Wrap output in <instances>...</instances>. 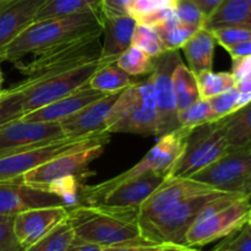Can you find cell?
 Masks as SVG:
<instances>
[{"label":"cell","instance_id":"1","mask_svg":"<svg viewBox=\"0 0 251 251\" xmlns=\"http://www.w3.org/2000/svg\"><path fill=\"white\" fill-rule=\"evenodd\" d=\"M100 9H90L78 14L50 17L34 21L21 32L0 55V60L11 61L27 58L51 47L61 46L91 34L102 33Z\"/></svg>","mask_w":251,"mask_h":251},{"label":"cell","instance_id":"2","mask_svg":"<svg viewBox=\"0 0 251 251\" xmlns=\"http://www.w3.org/2000/svg\"><path fill=\"white\" fill-rule=\"evenodd\" d=\"M68 221L76 238L103 248L151 243L142 235L137 215L78 205L68 208Z\"/></svg>","mask_w":251,"mask_h":251},{"label":"cell","instance_id":"3","mask_svg":"<svg viewBox=\"0 0 251 251\" xmlns=\"http://www.w3.org/2000/svg\"><path fill=\"white\" fill-rule=\"evenodd\" d=\"M110 134L157 136L158 115L154 102L151 74L120 92L105 122Z\"/></svg>","mask_w":251,"mask_h":251},{"label":"cell","instance_id":"4","mask_svg":"<svg viewBox=\"0 0 251 251\" xmlns=\"http://www.w3.org/2000/svg\"><path fill=\"white\" fill-rule=\"evenodd\" d=\"M100 38L102 33L91 34L61 46L51 47L14 64L26 77L46 80L100 59L102 50Z\"/></svg>","mask_w":251,"mask_h":251},{"label":"cell","instance_id":"5","mask_svg":"<svg viewBox=\"0 0 251 251\" xmlns=\"http://www.w3.org/2000/svg\"><path fill=\"white\" fill-rule=\"evenodd\" d=\"M112 134L100 131L77 137H63L48 144L39 145L22 151L0 156V181L20 179L27 172L46 163L49 159L76 150L87 149L95 145H105L110 141Z\"/></svg>","mask_w":251,"mask_h":251},{"label":"cell","instance_id":"6","mask_svg":"<svg viewBox=\"0 0 251 251\" xmlns=\"http://www.w3.org/2000/svg\"><path fill=\"white\" fill-rule=\"evenodd\" d=\"M227 152L228 144L222 119L201 125L188 132L183 152L168 176L191 178Z\"/></svg>","mask_w":251,"mask_h":251},{"label":"cell","instance_id":"7","mask_svg":"<svg viewBox=\"0 0 251 251\" xmlns=\"http://www.w3.org/2000/svg\"><path fill=\"white\" fill-rule=\"evenodd\" d=\"M223 191L211 190L173 206L162 215L139 222L145 239L154 244L184 245L185 235L199 217L203 206Z\"/></svg>","mask_w":251,"mask_h":251},{"label":"cell","instance_id":"8","mask_svg":"<svg viewBox=\"0 0 251 251\" xmlns=\"http://www.w3.org/2000/svg\"><path fill=\"white\" fill-rule=\"evenodd\" d=\"M105 64H109V61L100 58L92 63L85 64L46 80L32 83L27 90L24 91V97H22L24 115L39 109L44 105L50 104L88 85V81L93 74Z\"/></svg>","mask_w":251,"mask_h":251},{"label":"cell","instance_id":"9","mask_svg":"<svg viewBox=\"0 0 251 251\" xmlns=\"http://www.w3.org/2000/svg\"><path fill=\"white\" fill-rule=\"evenodd\" d=\"M180 61L181 58L178 50H166L157 58H153L154 68L151 78L158 115L157 137L179 129V112L172 75Z\"/></svg>","mask_w":251,"mask_h":251},{"label":"cell","instance_id":"10","mask_svg":"<svg viewBox=\"0 0 251 251\" xmlns=\"http://www.w3.org/2000/svg\"><path fill=\"white\" fill-rule=\"evenodd\" d=\"M104 149L105 145H95L56 156L27 172L21 176V180L29 185L46 189L54 180L64 176H75L83 178L87 174L90 164L102 156Z\"/></svg>","mask_w":251,"mask_h":251},{"label":"cell","instance_id":"11","mask_svg":"<svg viewBox=\"0 0 251 251\" xmlns=\"http://www.w3.org/2000/svg\"><path fill=\"white\" fill-rule=\"evenodd\" d=\"M188 132L189 130L179 127L169 134L158 137L156 145L134 167L123 172L119 176L103 181V184L112 185V184L120 183L123 180L135 178V176H142L150 172L168 176L174 163L183 152L184 142H185Z\"/></svg>","mask_w":251,"mask_h":251},{"label":"cell","instance_id":"12","mask_svg":"<svg viewBox=\"0 0 251 251\" xmlns=\"http://www.w3.org/2000/svg\"><path fill=\"white\" fill-rule=\"evenodd\" d=\"M250 207L249 200L243 196L211 217L194 223L186 233L184 245L189 248L203 247L228 237L247 223Z\"/></svg>","mask_w":251,"mask_h":251},{"label":"cell","instance_id":"13","mask_svg":"<svg viewBox=\"0 0 251 251\" xmlns=\"http://www.w3.org/2000/svg\"><path fill=\"white\" fill-rule=\"evenodd\" d=\"M251 178V150L227 152L191 179L210 188L228 193H239Z\"/></svg>","mask_w":251,"mask_h":251},{"label":"cell","instance_id":"14","mask_svg":"<svg viewBox=\"0 0 251 251\" xmlns=\"http://www.w3.org/2000/svg\"><path fill=\"white\" fill-rule=\"evenodd\" d=\"M60 123L32 122L19 118L0 126V156L63 139Z\"/></svg>","mask_w":251,"mask_h":251},{"label":"cell","instance_id":"15","mask_svg":"<svg viewBox=\"0 0 251 251\" xmlns=\"http://www.w3.org/2000/svg\"><path fill=\"white\" fill-rule=\"evenodd\" d=\"M211 190L216 189L210 188L191 178L167 176L163 183L141 205L139 211V222L157 217L173 206Z\"/></svg>","mask_w":251,"mask_h":251},{"label":"cell","instance_id":"16","mask_svg":"<svg viewBox=\"0 0 251 251\" xmlns=\"http://www.w3.org/2000/svg\"><path fill=\"white\" fill-rule=\"evenodd\" d=\"M53 206L64 203L47 189L24 183L21 178L0 181V217H14L22 211Z\"/></svg>","mask_w":251,"mask_h":251},{"label":"cell","instance_id":"17","mask_svg":"<svg viewBox=\"0 0 251 251\" xmlns=\"http://www.w3.org/2000/svg\"><path fill=\"white\" fill-rule=\"evenodd\" d=\"M66 218L68 208L64 206L31 208L15 215L12 227L17 240L26 249Z\"/></svg>","mask_w":251,"mask_h":251},{"label":"cell","instance_id":"18","mask_svg":"<svg viewBox=\"0 0 251 251\" xmlns=\"http://www.w3.org/2000/svg\"><path fill=\"white\" fill-rule=\"evenodd\" d=\"M120 92L122 91L108 93L104 97L83 107L71 117L61 120L60 125L64 136L77 137L105 131V122Z\"/></svg>","mask_w":251,"mask_h":251},{"label":"cell","instance_id":"19","mask_svg":"<svg viewBox=\"0 0 251 251\" xmlns=\"http://www.w3.org/2000/svg\"><path fill=\"white\" fill-rule=\"evenodd\" d=\"M47 0H4L0 2V55L36 20Z\"/></svg>","mask_w":251,"mask_h":251},{"label":"cell","instance_id":"20","mask_svg":"<svg viewBox=\"0 0 251 251\" xmlns=\"http://www.w3.org/2000/svg\"><path fill=\"white\" fill-rule=\"evenodd\" d=\"M108 93L100 92V91L93 90L88 85L83 86L80 90L55 100L48 105L33 110L28 114L22 115V119L32 120V122H49V123H60L61 120L71 117L82 109L86 105L91 104L95 100L104 97Z\"/></svg>","mask_w":251,"mask_h":251},{"label":"cell","instance_id":"21","mask_svg":"<svg viewBox=\"0 0 251 251\" xmlns=\"http://www.w3.org/2000/svg\"><path fill=\"white\" fill-rule=\"evenodd\" d=\"M136 25V20L130 15L103 17V43L100 59L109 63L117 60L118 56L131 46L132 34Z\"/></svg>","mask_w":251,"mask_h":251},{"label":"cell","instance_id":"22","mask_svg":"<svg viewBox=\"0 0 251 251\" xmlns=\"http://www.w3.org/2000/svg\"><path fill=\"white\" fill-rule=\"evenodd\" d=\"M217 42L212 32L201 27L193 34L190 39L183 46L184 56L188 63V68L195 76L203 71L212 70L213 59Z\"/></svg>","mask_w":251,"mask_h":251},{"label":"cell","instance_id":"23","mask_svg":"<svg viewBox=\"0 0 251 251\" xmlns=\"http://www.w3.org/2000/svg\"><path fill=\"white\" fill-rule=\"evenodd\" d=\"M232 26L251 27V5L247 0H223L203 24L208 31Z\"/></svg>","mask_w":251,"mask_h":251},{"label":"cell","instance_id":"24","mask_svg":"<svg viewBox=\"0 0 251 251\" xmlns=\"http://www.w3.org/2000/svg\"><path fill=\"white\" fill-rule=\"evenodd\" d=\"M228 152L251 150V102L222 118Z\"/></svg>","mask_w":251,"mask_h":251},{"label":"cell","instance_id":"25","mask_svg":"<svg viewBox=\"0 0 251 251\" xmlns=\"http://www.w3.org/2000/svg\"><path fill=\"white\" fill-rule=\"evenodd\" d=\"M135 82V77L127 75L115 64V61H113L98 69L88 81V86L100 92L113 93L125 90Z\"/></svg>","mask_w":251,"mask_h":251},{"label":"cell","instance_id":"26","mask_svg":"<svg viewBox=\"0 0 251 251\" xmlns=\"http://www.w3.org/2000/svg\"><path fill=\"white\" fill-rule=\"evenodd\" d=\"M173 86L174 92H176V105H178V112L186 109L198 102L201 98L200 91H199L198 78L194 75L193 71L184 65L183 61L176 66L173 71Z\"/></svg>","mask_w":251,"mask_h":251},{"label":"cell","instance_id":"27","mask_svg":"<svg viewBox=\"0 0 251 251\" xmlns=\"http://www.w3.org/2000/svg\"><path fill=\"white\" fill-rule=\"evenodd\" d=\"M153 28L163 44L164 50H179L201 27L181 24L176 16H174Z\"/></svg>","mask_w":251,"mask_h":251},{"label":"cell","instance_id":"28","mask_svg":"<svg viewBox=\"0 0 251 251\" xmlns=\"http://www.w3.org/2000/svg\"><path fill=\"white\" fill-rule=\"evenodd\" d=\"M90 9H100V0H47L37 12L34 21L68 16Z\"/></svg>","mask_w":251,"mask_h":251},{"label":"cell","instance_id":"29","mask_svg":"<svg viewBox=\"0 0 251 251\" xmlns=\"http://www.w3.org/2000/svg\"><path fill=\"white\" fill-rule=\"evenodd\" d=\"M74 238L75 233L66 218L25 251H65Z\"/></svg>","mask_w":251,"mask_h":251},{"label":"cell","instance_id":"30","mask_svg":"<svg viewBox=\"0 0 251 251\" xmlns=\"http://www.w3.org/2000/svg\"><path fill=\"white\" fill-rule=\"evenodd\" d=\"M196 78H198L200 96L203 100H208L226 91L232 90L237 83L233 74L227 71H221V73H215L213 70L203 71L199 74Z\"/></svg>","mask_w":251,"mask_h":251},{"label":"cell","instance_id":"31","mask_svg":"<svg viewBox=\"0 0 251 251\" xmlns=\"http://www.w3.org/2000/svg\"><path fill=\"white\" fill-rule=\"evenodd\" d=\"M115 64L132 77L150 75L154 68L153 58L134 46H130L126 50L123 51L117 58Z\"/></svg>","mask_w":251,"mask_h":251},{"label":"cell","instance_id":"32","mask_svg":"<svg viewBox=\"0 0 251 251\" xmlns=\"http://www.w3.org/2000/svg\"><path fill=\"white\" fill-rule=\"evenodd\" d=\"M29 87L27 78L15 85L9 90H4L0 96V126L11 120L19 119L24 115L22 112V97L24 91Z\"/></svg>","mask_w":251,"mask_h":251},{"label":"cell","instance_id":"33","mask_svg":"<svg viewBox=\"0 0 251 251\" xmlns=\"http://www.w3.org/2000/svg\"><path fill=\"white\" fill-rule=\"evenodd\" d=\"M178 118L179 127H183L189 131L203 124H207V123L216 122L210 103L203 98H200L198 102L191 104L190 107L181 110L178 114Z\"/></svg>","mask_w":251,"mask_h":251},{"label":"cell","instance_id":"34","mask_svg":"<svg viewBox=\"0 0 251 251\" xmlns=\"http://www.w3.org/2000/svg\"><path fill=\"white\" fill-rule=\"evenodd\" d=\"M80 178L75 176H69L56 179L46 189L58 196L66 208H71L80 205Z\"/></svg>","mask_w":251,"mask_h":251},{"label":"cell","instance_id":"35","mask_svg":"<svg viewBox=\"0 0 251 251\" xmlns=\"http://www.w3.org/2000/svg\"><path fill=\"white\" fill-rule=\"evenodd\" d=\"M131 46L141 49L151 58H157L164 53V47L153 27L137 24L132 34Z\"/></svg>","mask_w":251,"mask_h":251},{"label":"cell","instance_id":"36","mask_svg":"<svg viewBox=\"0 0 251 251\" xmlns=\"http://www.w3.org/2000/svg\"><path fill=\"white\" fill-rule=\"evenodd\" d=\"M213 37H215L217 44L227 50L230 47L239 44L242 42L251 41V27L243 26H232L222 27V28L213 29Z\"/></svg>","mask_w":251,"mask_h":251},{"label":"cell","instance_id":"37","mask_svg":"<svg viewBox=\"0 0 251 251\" xmlns=\"http://www.w3.org/2000/svg\"><path fill=\"white\" fill-rule=\"evenodd\" d=\"M238 97H239V91L234 87L232 90L221 93V95L215 96V97L208 98L207 100L210 103L216 120L222 119L237 110Z\"/></svg>","mask_w":251,"mask_h":251},{"label":"cell","instance_id":"38","mask_svg":"<svg viewBox=\"0 0 251 251\" xmlns=\"http://www.w3.org/2000/svg\"><path fill=\"white\" fill-rule=\"evenodd\" d=\"M176 16L181 24L191 25V26L203 27L205 24V15L201 12L198 5L191 0H176L174 5Z\"/></svg>","mask_w":251,"mask_h":251},{"label":"cell","instance_id":"39","mask_svg":"<svg viewBox=\"0 0 251 251\" xmlns=\"http://www.w3.org/2000/svg\"><path fill=\"white\" fill-rule=\"evenodd\" d=\"M176 0H131L127 14L135 20L159 9L174 7Z\"/></svg>","mask_w":251,"mask_h":251},{"label":"cell","instance_id":"40","mask_svg":"<svg viewBox=\"0 0 251 251\" xmlns=\"http://www.w3.org/2000/svg\"><path fill=\"white\" fill-rule=\"evenodd\" d=\"M221 245L229 251H251V228L245 223L239 229L226 237Z\"/></svg>","mask_w":251,"mask_h":251},{"label":"cell","instance_id":"41","mask_svg":"<svg viewBox=\"0 0 251 251\" xmlns=\"http://www.w3.org/2000/svg\"><path fill=\"white\" fill-rule=\"evenodd\" d=\"M12 218L0 220V251H25L14 233Z\"/></svg>","mask_w":251,"mask_h":251},{"label":"cell","instance_id":"42","mask_svg":"<svg viewBox=\"0 0 251 251\" xmlns=\"http://www.w3.org/2000/svg\"><path fill=\"white\" fill-rule=\"evenodd\" d=\"M176 16V11H174V7H166V9H159L156 11H152L150 14L144 15V16L139 17L136 20L137 24L140 25H146L150 27H156L159 25L164 24L166 21H168L169 19Z\"/></svg>","mask_w":251,"mask_h":251},{"label":"cell","instance_id":"43","mask_svg":"<svg viewBox=\"0 0 251 251\" xmlns=\"http://www.w3.org/2000/svg\"><path fill=\"white\" fill-rule=\"evenodd\" d=\"M131 0H100V12L103 17L124 16Z\"/></svg>","mask_w":251,"mask_h":251},{"label":"cell","instance_id":"44","mask_svg":"<svg viewBox=\"0 0 251 251\" xmlns=\"http://www.w3.org/2000/svg\"><path fill=\"white\" fill-rule=\"evenodd\" d=\"M235 80H242V78H251V56L242 59H233L232 71Z\"/></svg>","mask_w":251,"mask_h":251},{"label":"cell","instance_id":"45","mask_svg":"<svg viewBox=\"0 0 251 251\" xmlns=\"http://www.w3.org/2000/svg\"><path fill=\"white\" fill-rule=\"evenodd\" d=\"M163 244H154V243H145V244H126L118 245V247L104 248L103 251H158Z\"/></svg>","mask_w":251,"mask_h":251},{"label":"cell","instance_id":"46","mask_svg":"<svg viewBox=\"0 0 251 251\" xmlns=\"http://www.w3.org/2000/svg\"><path fill=\"white\" fill-rule=\"evenodd\" d=\"M103 250H104V248L100 247V245L95 244V243L85 242V240H81L75 237L65 251H103Z\"/></svg>","mask_w":251,"mask_h":251},{"label":"cell","instance_id":"47","mask_svg":"<svg viewBox=\"0 0 251 251\" xmlns=\"http://www.w3.org/2000/svg\"><path fill=\"white\" fill-rule=\"evenodd\" d=\"M227 51L232 56V59H242L247 58V56H251V41L235 44V46L228 48Z\"/></svg>","mask_w":251,"mask_h":251},{"label":"cell","instance_id":"48","mask_svg":"<svg viewBox=\"0 0 251 251\" xmlns=\"http://www.w3.org/2000/svg\"><path fill=\"white\" fill-rule=\"evenodd\" d=\"M191 1H194L198 5V7L205 15V17H208L220 6L223 0H191Z\"/></svg>","mask_w":251,"mask_h":251},{"label":"cell","instance_id":"49","mask_svg":"<svg viewBox=\"0 0 251 251\" xmlns=\"http://www.w3.org/2000/svg\"><path fill=\"white\" fill-rule=\"evenodd\" d=\"M235 88L240 93H251V78L245 77L242 80H238L235 83Z\"/></svg>","mask_w":251,"mask_h":251},{"label":"cell","instance_id":"50","mask_svg":"<svg viewBox=\"0 0 251 251\" xmlns=\"http://www.w3.org/2000/svg\"><path fill=\"white\" fill-rule=\"evenodd\" d=\"M191 248L185 247V245H176V244H163L158 251H190Z\"/></svg>","mask_w":251,"mask_h":251},{"label":"cell","instance_id":"51","mask_svg":"<svg viewBox=\"0 0 251 251\" xmlns=\"http://www.w3.org/2000/svg\"><path fill=\"white\" fill-rule=\"evenodd\" d=\"M239 193L243 194V195H244L251 203V178L244 184V185H243V188L240 189Z\"/></svg>","mask_w":251,"mask_h":251},{"label":"cell","instance_id":"52","mask_svg":"<svg viewBox=\"0 0 251 251\" xmlns=\"http://www.w3.org/2000/svg\"><path fill=\"white\" fill-rule=\"evenodd\" d=\"M2 83H4V75H2L1 68H0V96L4 92V90H2Z\"/></svg>","mask_w":251,"mask_h":251},{"label":"cell","instance_id":"53","mask_svg":"<svg viewBox=\"0 0 251 251\" xmlns=\"http://www.w3.org/2000/svg\"><path fill=\"white\" fill-rule=\"evenodd\" d=\"M212 251H229V250H228V249H226V248L225 247H222V245H217V247H216L215 248V249H213Z\"/></svg>","mask_w":251,"mask_h":251},{"label":"cell","instance_id":"54","mask_svg":"<svg viewBox=\"0 0 251 251\" xmlns=\"http://www.w3.org/2000/svg\"><path fill=\"white\" fill-rule=\"evenodd\" d=\"M247 225L249 226V227L251 228V207L249 210V215H248V221H247Z\"/></svg>","mask_w":251,"mask_h":251},{"label":"cell","instance_id":"55","mask_svg":"<svg viewBox=\"0 0 251 251\" xmlns=\"http://www.w3.org/2000/svg\"><path fill=\"white\" fill-rule=\"evenodd\" d=\"M190 251H199V250H196V249H194V248H191Z\"/></svg>","mask_w":251,"mask_h":251},{"label":"cell","instance_id":"56","mask_svg":"<svg viewBox=\"0 0 251 251\" xmlns=\"http://www.w3.org/2000/svg\"><path fill=\"white\" fill-rule=\"evenodd\" d=\"M247 1H248V2H249V4L251 5V0H247Z\"/></svg>","mask_w":251,"mask_h":251},{"label":"cell","instance_id":"57","mask_svg":"<svg viewBox=\"0 0 251 251\" xmlns=\"http://www.w3.org/2000/svg\"><path fill=\"white\" fill-rule=\"evenodd\" d=\"M4 218H7V217H0V220H4Z\"/></svg>","mask_w":251,"mask_h":251},{"label":"cell","instance_id":"58","mask_svg":"<svg viewBox=\"0 0 251 251\" xmlns=\"http://www.w3.org/2000/svg\"><path fill=\"white\" fill-rule=\"evenodd\" d=\"M1 1H4V0H0V2H1Z\"/></svg>","mask_w":251,"mask_h":251}]
</instances>
